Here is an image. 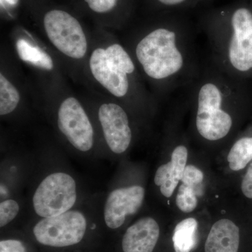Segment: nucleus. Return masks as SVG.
<instances>
[{
  "mask_svg": "<svg viewBox=\"0 0 252 252\" xmlns=\"http://www.w3.org/2000/svg\"><path fill=\"white\" fill-rule=\"evenodd\" d=\"M129 53L158 95L187 89L203 66L191 30L173 18L141 31Z\"/></svg>",
  "mask_w": 252,
  "mask_h": 252,
  "instance_id": "1",
  "label": "nucleus"
},
{
  "mask_svg": "<svg viewBox=\"0 0 252 252\" xmlns=\"http://www.w3.org/2000/svg\"><path fill=\"white\" fill-rule=\"evenodd\" d=\"M238 81L222 72L209 59L187 88L195 113V130L204 140H223L233 130L231 109L238 105L243 95Z\"/></svg>",
  "mask_w": 252,
  "mask_h": 252,
  "instance_id": "2",
  "label": "nucleus"
},
{
  "mask_svg": "<svg viewBox=\"0 0 252 252\" xmlns=\"http://www.w3.org/2000/svg\"><path fill=\"white\" fill-rule=\"evenodd\" d=\"M204 31L210 60L222 72L239 79L252 72V12L244 6L217 11L207 17Z\"/></svg>",
  "mask_w": 252,
  "mask_h": 252,
  "instance_id": "3",
  "label": "nucleus"
},
{
  "mask_svg": "<svg viewBox=\"0 0 252 252\" xmlns=\"http://www.w3.org/2000/svg\"><path fill=\"white\" fill-rule=\"evenodd\" d=\"M93 77L114 97L144 102L146 94L137 64L129 51L119 43L97 48L89 59Z\"/></svg>",
  "mask_w": 252,
  "mask_h": 252,
  "instance_id": "4",
  "label": "nucleus"
},
{
  "mask_svg": "<svg viewBox=\"0 0 252 252\" xmlns=\"http://www.w3.org/2000/svg\"><path fill=\"white\" fill-rule=\"evenodd\" d=\"M43 26L48 39L56 49L69 59H82L88 51V40L77 18L64 10L54 9L44 14Z\"/></svg>",
  "mask_w": 252,
  "mask_h": 252,
  "instance_id": "5",
  "label": "nucleus"
},
{
  "mask_svg": "<svg viewBox=\"0 0 252 252\" xmlns=\"http://www.w3.org/2000/svg\"><path fill=\"white\" fill-rule=\"evenodd\" d=\"M76 200L75 181L63 172L46 177L36 189L32 198L34 211L43 218L58 216L69 211Z\"/></svg>",
  "mask_w": 252,
  "mask_h": 252,
  "instance_id": "6",
  "label": "nucleus"
},
{
  "mask_svg": "<svg viewBox=\"0 0 252 252\" xmlns=\"http://www.w3.org/2000/svg\"><path fill=\"white\" fill-rule=\"evenodd\" d=\"M86 220L81 212L69 211L44 218L34 227L33 233L39 243L64 248L80 243L86 233Z\"/></svg>",
  "mask_w": 252,
  "mask_h": 252,
  "instance_id": "7",
  "label": "nucleus"
},
{
  "mask_svg": "<svg viewBox=\"0 0 252 252\" xmlns=\"http://www.w3.org/2000/svg\"><path fill=\"white\" fill-rule=\"evenodd\" d=\"M58 126L69 143L81 152L91 150L94 144L92 124L80 102L68 97L61 102L58 112Z\"/></svg>",
  "mask_w": 252,
  "mask_h": 252,
  "instance_id": "8",
  "label": "nucleus"
},
{
  "mask_svg": "<svg viewBox=\"0 0 252 252\" xmlns=\"http://www.w3.org/2000/svg\"><path fill=\"white\" fill-rule=\"evenodd\" d=\"M98 118L106 142L114 153L125 152L132 141L128 116L122 106L104 103L99 107Z\"/></svg>",
  "mask_w": 252,
  "mask_h": 252,
  "instance_id": "9",
  "label": "nucleus"
},
{
  "mask_svg": "<svg viewBox=\"0 0 252 252\" xmlns=\"http://www.w3.org/2000/svg\"><path fill=\"white\" fill-rule=\"evenodd\" d=\"M145 191L140 186L116 189L109 193L104 205L106 224L116 229L124 224L126 217L135 215L143 203Z\"/></svg>",
  "mask_w": 252,
  "mask_h": 252,
  "instance_id": "10",
  "label": "nucleus"
},
{
  "mask_svg": "<svg viewBox=\"0 0 252 252\" xmlns=\"http://www.w3.org/2000/svg\"><path fill=\"white\" fill-rule=\"evenodd\" d=\"M160 235V228L151 217L137 220L126 230L122 240L124 252H153Z\"/></svg>",
  "mask_w": 252,
  "mask_h": 252,
  "instance_id": "11",
  "label": "nucleus"
},
{
  "mask_svg": "<svg viewBox=\"0 0 252 252\" xmlns=\"http://www.w3.org/2000/svg\"><path fill=\"white\" fill-rule=\"evenodd\" d=\"M188 149L184 145H178L172 152L171 160L158 168L154 177L156 185L160 187L164 196L170 198L175 191L179 182L182 180L187 166Z\"/></svg>",
  "mask_w": 252,
  "mask_h": 252,
  "instance_id": "12",
  "label": "nucleus"
},
{
  "mask_svg": "<svg viewBox=\"0 0 252 252\" xmlns=\"http://www.w3.org/2000/svg\"><path fill=\"white\" fill-rule=\"evenodd\" d=\"M240 229L232 220L223 219L211 228L205 245V252H238Z\"/></svg>",
  "mask_w": 252,
  "mask_h": 252,
  "instance_id": "13",
  "label": "nucleus"
},
{
  "mask_svg": "<svg viewBox=\"0 0 252 252\" xmlns=\"http://www.w3.org/2000/svg\"><path fill=\"white\" fill-rule=\"evenodd\" d=\"M16 51L21 61L43 70L51 71L54 68V61L46 51L27 39H18Z\"/></svg>",
  "mask_w": 252,
  "mask_h": 252,
  "instance_id": "14",
  "label": "nucleus"
},
{
  "mask_svg": "<svg viewBox=\"0 0 252 252\" xmlns=\"http://www.w3.org/2000/svg\"><path fill=\"white\" fill-rule=\"evenodd\" d=\"M198 222L193 218L182 220L176 225L172 241L175 252H190L197 244Z\"/></svg>",
  "mask_w": 252,
  "mask_h": 252,
  "instance_id": "15",
  "label": "nucleus"
},
{
  "mask_svg": "<svg viewBox=\"0 0 252 252\" xmlns=\"http://www.w3.org/2000/svg\"><path fill=\"white\" fill-rule=\"evenodd\" d=\"M227 159L233 171L245 168L252 160V137H243L237 140L232 146Z\"/></svg>",
  "mask_w": 252,
  "mask_h": 252,
  "instance_id": "16",
  "label": "nucleus"
},
{
  "mask_svg": "<svg viewBox=\"0 0 252 252\" xmlns=\"http://www.w3.org/2000/svg\"><path fill=\"white\" fill-rule=\"evenodd\" d=\"M21 100L19 91L2 72L0 74V114L14 112Z\"/></svg>",
  "mask_w": 252,
  "mask_h": 252,
  "instance_id": "17",
  "label": "nucleus"
},
{
  "mask_svg": "<svg viewBox=\"0 0 252 252\" xmlns=\"http://www.w3.org/2000/svg\"><path fill=\"white\" fill-rule=\"evenodd\" d=\"M200 189L193 186L182 184L179 187L178 193L176 197V204L181 211L190 213L196 208L198 205L197 195Z\"/></svg>",
  "mask_w": 252,
  "mask_h": 252,
  "instance_id": "18",
  "label": "nucleus"
},
{
  "mask_svg": "<svg viewBox=\"0 0 252 252\" xmlns=\"http://www.w3.org/2000/svg\"><path fill=\"white\" fill-rule=\"evenodd\" d=\"M20 207L14 200H7L0 204V226H5L14 220L19 212Z\"/></svg>",
  "mask_w": 252,
  "mask_h": 252,
  "instance_id": "19",
  "label": "nucleus"
},
{
  "mask_svg": "<svg viewBox=\"0 0 252 252\" xmlns=\"http://www.w3.org/2000/svg\"><path fill=\"white\" fill-rule=\"evenodd\" d=\"M203 179L204 175L201 170L194 165H189L186 166L181 181L185 185L193 186L200 189Z\"/></svg>",
  "mask_w": 252,
  "mask_h": 252,
  "instance_id": "20",
  "label": "nucleus"
},
{
  "mask_svg": "<svg viewBox=\"0 0 252 252\" xmlns=\"http://www.w3.org/2000/svg\"><path fill=\"white\" fill-rule=\"evenodd\" d=\"M85 2L93 12L106 14L117 8L119 0H85Z\"/></svg>",
  "mask_w": 252,
  "mask_h": 252,
  "instance_id": "21",
  "label": "nucleus"
},
{
  "mask_svg": "<svg viewBox=\"0 0 252 252\" xmlns=\"http://www.w3.org/2000/svg\"><path fill=\"white\" fill-rule=\"evenodd\" d=\"M0 252H26V250L18 240H2L0 242Z\"/></svg>",
  "mask_w": 252,
  "mask_h": 252,
  "instance_id": "22",
  "label": "nucleus"
},
{
  "mask_svg": "<svg viewBox=\"0 0 252 252\" xmlns=\"http://www.w3.org/2000/svg\"><path fill=\"white\" fill-rule=\"evenodd\" d=\"M241 189L245 196L252 199V162L244 177Z\"/></svg>",
  "mask_w": 252,
  "mask_h": 252,
  "instance_id": "23",
  "label": "nucleus"
},
{
  "mask_svg": "<svg viewBox=\"0 0 252 252\" xmlns=\"http://www.w3.org/2000/svg\"><path fill=\"white\" fill-rule=\"evenodd\" d=\"M156 2L162 7L177 8L191 4L199 0H155Z\"/></svg>",
  "mask_w": 252,
  "mask_h": 252,
  "instance_id": "24",
  "label": "nucleus"
},
{
  "mask_svg": "<svg viewBox=\"0 0 252 252\" xmlns=\"http://www.w3.org/2000/svg\"><path fill=\"white\" fill-rule=\"evenodd\" d=\"M19 3L20 0H0L1 9L6 10L14 9Z\"/></svg>",
  "mask_w": 252,
  "mask_h": 252,
  "instance_id": "25",
  "label": "nucleus"
}]
</instances>
